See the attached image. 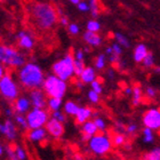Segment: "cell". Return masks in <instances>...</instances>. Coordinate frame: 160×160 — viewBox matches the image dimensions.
<instances>
[{"label":"cell","instance_id":"6da1fadb","mask_svg":"<svg viewBox=\"0 0 160 160\" xmlns=\"http://www.w3.org/2000/svg\"><path fill=\"white\" fill-rule=\"evenodd\" d=\"M29 13L38 29L42 31L52 30L58 22L56 8L46 1H34L30 5Z\"/></svg>","mask_w":160,"mask_h":160},{"label":"cell","instance_id":"7a4b0ae2","mask_svg":"<svg viewBox=\"0 0 160 160\" xmlns=\"http://www.w3.org/2000/svg\"><path fill=\"white\" fill-rule=\"evenodd\" d=\"M17 79L18 82L27 89L41 88L45 79V73L39 64L34 62H25L21 68H18Z\"/></svg>","mask_w":160,"mask_h":160},{"label":"cell","instance_id":"3957f363","mask_svg":"<svg viewBox=\"0 0 160 160\" xmlns=\"http://www.w3.org/2000/svg\"><path fill=\"white\" fill-rule=\"evenodd\" d=\"M27 62L25 55L15 47L0 43V63L8 68H21Z\"/></svg>","mask_w":160,"mask_h":160},{"label":"cell","instance_id":"277c9868","mask_svg":"<svg viewBox=\"0 0 160 160\" xmlns=\"http://www.w3.org/2000/svg\"><path fill=\"white\" fill-rule=\"evenodd\" d=\"M41 88L48 97L63 98L67 94L68 83L67 81L56 77L55 74H49V76L45 77Z\"/></svg>","mask_w":160,"mask_h":160},{"label":"cell","instance_id":"5b68a950","mask_svg":"<svg viewBox=\"0 0 160 160\" xmlns=\"http://www.w3.org/2000/svg\"><path fill=\"white\" fill-rule=\"evenodd\" d=\"M88 147L89 150L96 156H104L109 153L112 149V142L107 133L97 132L95 135L90 137L88 140Z\"/></svg>","mask_w":160,"mask_h":160},{"label":"cell","instance_id":"8992f818","mask_svg":"<svg viewBox=\"0 0 160 160\" xmlns=\"http://www.w3.org/2000/svg\"><path fill=\"white\" fill-rule=\"evenodd\" d=\"M53 74L60 79L68 81L74 76V67H73V56L71 54H67L61 60H57L53 64Z\"/></svg>","mask_w":160,"mask_h":160},{"label":"cell","instance_id":"52a82bcc","mask_svg":"<svg viewBox=\"0 0 160 160\" xmlns=\"http://www.w3.org/2000/svg\"><path fill=\"white\" fill-rule=\"evenodd\" d=\"M0 95L10 102L15 101L20 95L18 83L10 73H5L0 79Z\"/></svg>","mask_w":160,"mask_h":160},{"label":"cell","instance_id":"ba28073f","mask_svg":"<svg viewBox=\"0 0 160 160\" xmlns=\"http://www.w3.org/2000/svg\"><path fill=\"white\" fill-rule=\"evenodd\" d=\"M27 121L29 129L31 128H38V127H45L47 120L49 119V114L45 109L33 108L27 112Z\"/></svg>","mask_w":160,"mask_h":160},{"label":"cell","instance_id":"9c48e42d","mask_svg":"<svg viewBox=\"0 0 160 160\" xmlns=\"http://www.w3.org/2000/svg\"><path fill=\"white\" fill-rule=\"evenodd\" d=\"M143 125L152 130H159L160 128V110L157 108L149 109L144 112L142 118Z\"/></svg>","mask_w":160,"mask_h":160},{"label":"cell","instance_id":"30bf717a","mask_svg":"<svg viewBox=\"0 0 160 160\" xmlns=\"http://www.w3.org/2000/svg\"><path fill=\"white\" fill-rule=\"evenodd\" d=\"M16 41L17 45L22 50H28L30 52L34 48L36 45V38L30 31L21 30L18 33L16 34Z\"/></svg>","mask_w":160,"mask_h":160},{"label":"cell","instance_id":"8fae6325","mask_svg":"<svg viewBox=\"0 0 160 160\" xmlns=\"http://www.w3.org/2000/svg\"><path fill=\"white\" fill-rule=\"evenodd\" d=\"M45 128H46L47 133L54 138H60L64 134V123L60 122L58 120L54 119L52 117L47 120Z\"/></svg>","mask_w":160,"mask_h":160},{"label":"cell","instance_id":"7c38bea8","mask_svg":"<svg viewBox=\"0 0 160 160\" xmlns=\"http://www.w3.org/2000/svg\"><path fill=\"white\" fill-rule=\"evenodd\" d=\"M30 101L31 105L33 108H39V109H45L47 107V98L46 94L43 93V90L40 88H36V89H31L30 92Z\"/></svg>","mask_w":160,"mask_h":160},{"label":"cell","instance_id":"4fadbf2b","mask_svg":"<svg viewBox=\"0 0 160 160\" xmlns=\"http://www.w3.org/2000/svg\"><path fill=\"white\" fill-rule=\"evenodd\" d=\"M31 101L27 96H18L14 101V110L17 114H25L31 109Z\"/></svg>","mask_w":160,"mask_h":160},{"label":"cell","instance_id":"5bb4252c","mask_svg":"<svg viewBox=\"0 0 160 160\" xmlns=\"http://www.w3.org/2000/svg\"><path fill=\"white\" fill-rule=\"evenodd\" d=\"M28 137L31 142L34 143H41L47 140L48 133L45 127H38V128H31L28 133Z\"/></svg>","mask_w":160,"mask_h":160},{"label":"cell","instance_id":"9a60e30c","mask_svg":"<svg viewBox=\"0 0 160 160\" xmlns=\"http://www.w3.org/2000/svg\"><path fill=\"white\" fill-rule=\"evenodd\" d=\"M83 41L90 47H100L103 43V38L101 37L98 32H90V31H86L82 34Z\"/></svg>","mask_w":160,"mask_h":160},{"label":"cell","instance_id":"2e32d148","mask_svg":"<svg viewBox=\"0 0 160 160\" xmlns=\"http://www.w3.org/2000/svg\"><path fill=\"white\" fill-rule=\"evenodd\" d=\"M98 130H97L95 123L92 121V120H87L83 123H81V134H82V138L83 140L88 141L90 137L95 135Z\"/></svg>","mask_w":160,"mask_h":160},{"label":"cell","instance_id":"e0dca14e","mask_svg":"<svg viewBox=\"0 0 160 160\" xmlns=\"http://www.w3.org/2000/svg\"><path fill=\"white\" fill-rule=\"evenodd\" d=\"M2 134L8 138L9 141H14L17 136V130L16 127L14 125V122L12 120L7 119L3 121V132Z\"/></svg>","mask_w":160,"mask_h":160},{"label":"cell","instance_id":"ac0fdd59","mask_svg":"<svg viewBox=\"0 0 160 160\" xmlns=\"http://www.w3.org/2000/svg\"><path fill=\"white\" fill-rule=\"evenodd\" d=\"M92 113H93V110H92L90 108L79 107L77 113H76V116H74L77 123L78 125H81V123H83L85 121L89 120L90 118H92Z\"/></svg>","mask_w":160,"mask_h":160},{"label":"cell","instance_id":"d6986e66","mask_svg":"<svg viewBox=\"0 0 160 160\" xmlns=\"http://www.w3.org/2000/svg\"><path fill=\"white\" fill-rule=\"evenodd\" d=\"M79 79L82 81L85 85L90 83L93 80L96 79V70L93 67H85L81 73L79 74Z\"/></svg>","mask_w":160,"mask_h":160},{"label":"cell","instance_id":"ffe728a7","mask_svg":"<svg viewBox=\"0 0 160 160\" xmlns=\"http://www.w3.org/2000/svg\"><path fill=\"white\" fill-rule=\"evenodd\" d=\"M148 52H149V48H148L145 43H138V45H136V47L134 48L133 53L134 61L136 63H141L144 57H145V55L148 54Z\"/></svg>","mask_w":160,"mask_h":160},{"label":"cell","instance_id":"44dd1931","mask_svg":"<svg viewBox=\"0 0 160 160\" xmlns=\"http://www.w3.org/2000/svg\"><path fill=\"white\" fill-rule=\"evenodd\" d=\"M132 104L133 107H138L142 102V97H143V90L141 88L140 85H135L132 87Z\"/></svg>","mask_w":160,"mask_h":160},{"label":"cell","instance_id":"7402d4cb","mask_svg":"<svg viewBox=\"0 0 160 160\" xmlns=\"http://www.w3.org/2000/svg\"><path fill=\"white\" fill-rule=\"evenodd\" d=\"M62 107L64 109V113L67 114V116H72V117L76 116L78 109H79V105L76 102H73V101H67Z\"/></svg>","mask_w":160,"mask_h":160},{"label":"cell","instance_id":"603a6c76","mask_svg":"<svg viewBox=\"0 0 160 160\" xmlns=\"http://www.w3.org/2000/svg\"><path fill=\"white\" fill-rule=\"evenodd\" d=\"M142 140H143L144 143L147 144H152L156 141V137H154V130L148 128V127H144L143 130H142Z\"/></svg>","mask_w":160,"mask_h":160},{"label":"cell","instance_id":"cb8c5ba5","mask_svg":"<svg viewBox=\"0 0 160 160\" xmlns=\"http://www.w3.org/2000/svg\"><path fill=\"white\" fill-rule=\"evenodd\" d=\"M63 105V101L62 98H57V97H49V100L47 101V107L52 111L61 110V108Z\"/></svg>","mask_w":160,"mask_h":160},{"label":"cell","instance_id":"d4e9b609","mask_svg":"<svg viewBox=\"0 0 160 160\" xmlns=\"http://www.w3.org/2000/svg\"><path fill=\"white\" fill-rule=\"evenodd\" d=\"M88 5H89V12L92 13L93 18H97L100 16L101 7L98 0H88Z\"/></svg>","mask_w":160,"mask_h":160},{"label":"cell","instance_id":"484cf974","mask_svg":"<svg viewBox=\"0 0 160 160\" xmlns=\"http://www.w3.org/2000/svg\"><path fill=\"white\" fill-rule=\"evenodd\" d=\"M141 63L143 64V67L145 69H152L154 67V64H156V57H154L153 53L148 52V54L145 55V57H144Z\"/></svg>","mask_w":160,"mask_h":160},{"label":"cell","instance_id":"4316f807","mask_svg":"<svg viewBox=\"0 0 160 160\" xmlns=\"http://www.w3.org/2000/svg\"><path fill=\"white\" fill-rule=\"evenodd\" d=\"M114 39H116V42L119 43L122 48H129L130 47L129 39H128L125 34L120 33V32H116V33H114Z\"/></svg>","mask_w":160,"mask_h":160},{"label":"cell","instance_id":"83f0119b","mask_svg":"<svg viewBox=\"0 0 160 160\" xmlns=\"http://www.w3.org/2000/svg\"><path fill=\"white\" fill-rule=\"evenodd\" d=\"M107 62H108V58L105 56V54H100L98 56L95 58V70H103L105 69V65H107Z\"/></svg>","mask_w":160,"mask_h":160},{"label":"cell","instance_id":"f1b7e54d","mask_svg":"<svg viewBox=\"0 0 160 160\" xmlns=\"http://www.w3.org/2000/svg\"><path fill=\"white\" fill-rule=\"evenodd\" d=\"M142 160H160V148H154L150 152L145 153L142 157Z\"/></svg>","mask_w":160,"mask_h":160},{"label":"cell","instance_id":"f546056e","mask_svg":"<svg viewBox=\"0 0 160 160\" xmlns=\"http://www.w3.org/2000/svg\"><path fill=\"white\" fill-rule=\"evenodd\" d=\"M101 30V24L96 18H93L87 22L86 24V31H90V32H100Z\"/></svg>","mask_w":160,"mask_h":160},{"label":"cell","instance_id":"4dcf8cb0","mask_svg":"<svg viewBox=\"0 0 160 160\" xmlns=\"http://www.w3.org/2000/svg\"><path fill=\"white\" fill-rule=\"evenodd\" d=\"M111 142H112V144H113L114 147H121L126 142V135L122 133L116 134L113 136V138L111 140Z\"/></svg>","mask_w":160,"mask_h":160},{"label":"cell","instance_id":"1f68e13d","mask_svg":"<svg viewBox=\"0 0 160 160\" xmlns=\"http://www.w3.org/2000/svg\"><path fill=\"white\" fill-rule=\"evenodd\" d=\"M93 122L95 123V126H96L98 132H105V129H107V121L103 118H101L100 116L95 117L93 120Z\"/></svg>","mask_w":160,"mask_h":160},{"label":"cell","instance_id":"d6a6232c","mask_svg":"<svg viewBox=\"0 0 160 160\" xmlns=\"http://www.w3.org/2000/svg\"><path fill=\"white\" fill-rule=\"evenodd\" d=\"M90 86H92V89L94 90V92H96L97 94H102L103 93V82H102V80L101 79H95L93 80L92 82L89 83Z\"/></svg>","mask_w":160,"mask_h":160},{"label":"cell","instance_id":"836d02e7","mask_svg":"<svg viewBox=\"0 0 160 160\" xmlns=\"http://www.w3.org/2000/svg\"><path fill=\"white\" fill-rule=\"evenodd\" d=\"M15 120H16L17 125H18V126H20L23 130L29 129V126H28V121H27V118H25V116L16 113V116H15Z\"/></svg>","mask_w":160,"mask_h":160},{"label":"cell","instance_id":"e575fe53","mask_svg":"<svg viewBox=\"0 0 160 160\" xmlns=\"http://www.w3.org/2000/svg\"><path fill=\"white\" fill-rule=\"evenodd\" d=\"M73 67H74V74L79 77V74L81 73V71L85 69V62L83 61H79V60H74L73 58Z\"/></svg>","mask_w":160,"mask_h":160},{"label":"cell","instance_id":"d590c367","mask_svg":"<svg viewBox=\"0 0 160 160\" xmlns=\"http://www.w3.org/2000/svg\"><path fill=\"white\" fill-rule=\"evenodd\" d=\"M145 96H147L148 98H150V100H154V98L158 96L157 88L153 86H148L147 88H145Z\"/></svg>","mask_w":160,"mask_h":160},{"label":"cell","instance_id":"8d00e7d4","mask_svg":"<svg viewBox=\"0 0 160 160\" xmlns=\"http://www.w3.org/2000/svg\"><path fill=\"white\" fill-rule=\"evenodd\" d=\"M87 96H88V100L90 101V103L93 104H98L101 101V96L100 94H97L96 92H94L93 89H90L87 94Z\"/></svg>","mask_w":160,"mask_h":160},{"label":"cell","instance_id":"74e56055","mask_svg":"<svg viewBox=\"0 0 160 160\" xmlns=\"http://www.w3.org/2000/svg\"><path fill=\"white\" fill-rule=\"evenodd\" d=\"M52 118L58 120V121H60V122H62V123H64L65 121H67V117H65V113H64V112H62L61 110L53 111V113H52Z\"/></svg>","mask_w":160,"mask_h":160},{"label":"cell","instance_id":"f35d334b","mask_svg":"<svg viewBox=\"0 0 160 160\" xmlns=\"http://www.w3.org/2000/svg\"><path fill=\"white\" fill-rule=\"evenodd\" d=\"M68 31L71 36H78L80 33V27L77 23H70L68 24Z\"/></svg>","mask_w":160,"mask_h":160},{"label":"cell","instance_id":"ab89813d","mask_svg":"<svg viewBox=\"0 0 160 160\" xmlns=\"http://www.w3.org/2000/svg\"><path fill=\"white\" fill-rule=\"evenodd\" d=\"M14 150H15V154H16V157L18 158V160H25L27 159V152H25V150H24L22 147L17 145Z\"/></svg>","mask_w":160,"mask_h":160},{"label":"cell","instance_id":"60d3db41","mask_svg":"<svg viewBox=\"0 0 160 160\" xmlns=\"http://www.w3.org/2000/svg\"><path fill=\"white\" fill-rule=\"evenodd\" d=\"M3 151H6L7 157H8L9 160H18V158H17L16 154H15V150H14L10 145H7V147L3 149Z\"/></svg>","mask_w":160,"mask_h":160},{"label":"cell","instance_id":"b9f144b4","mask_svg":"<svg viewBox=\"0 0 160 160\" xmlns=\"http://www.w3.org/2000/svg\"><path fill=\"white\" fill-rule=\"evenodd\" d=\"M78 9L82 13H87L89 12V5H88V1H85V0H80L79 2L77 3Z\"/></svg>","mask_w":160,"mask_h":160},{"label":"cell","instance_id":"7bdbcfd3","mask_svg":"<svg viewBox=\"0 0 160 160\" xmlns=\"http://www.w3.org/2000/svg\"><path fill=\"white\" fill-rule=\"evenodd\" d=\"M58 23L61 24V25H63V27H67L68 24H69V20H68V17L65 14L62 13V10L58 9Z\"/></svg>","mask_w":160,"mask_h":160},{"label":"cell","instance_id":"ee69618b","mask_svg":"<svg viewBox=\"0 0 160 160\" xmlns=\"http://www.w3.org/2000/svg\"><path fill=\"white\" fill-rule=\"evenodd\" d=\"M111 47H112V53H113L114 55H117V56H119V57L122 55V47L120 46L119 43H117L114 41V42L111 45Z\"/></svg>","mask_w":160,"mask_h":160},{"label":"cell","instance_id":"f6af8a7d","mask_svg":"<svg viewBox=\"0 0 160 160\" xmlns=\"http://www.w3.org/2000/svg\"><path fill=\"white\" fill-rule=\"evenodd\" d=\"M137 130H138V126H137L136 123H130V125H128V126L126 127V133L128 134V135L136 134Z\"/></svg>","mask_w":160,"mask_h":160},{"label":"cell","instance_id":"bcb514c9","mask_svg":"<svg viewBox=\"0 0 160 160\" xmlns=\"http://www.w3.org/2000/svg\"><path fill=\"white\" fill-rule=\"evenodd\" d=\"M74 60H79V61H83L85 58V52L82 49H77L74 52V54L72 55Z\"/></svg>","mask_w":160,"mask_h":160},{"label":"cell","instance_id":"7dc6e473","mask_svg":"<svg viewBox=\"0 0 160 160\" xmlns=\"http://www.w3.org/2000/svg\"><path fill=\"white\" fill-rule=\"evenodd\" d=\"M5 73H6V67L2 63H0V79L2 78V76Z\"/></svg>","mask_w":160,"mask_h":160},{"label":"cell","instance_id":"c3c4849f","mask_svg":"<svg viewBox=\"0 0 160 160\" xmlns=\"http://www.w3.org/2000/svg\"><path fill=\"white\" fill-rule=\"evenodd\" d=\"M76 87H77L78 89H82L83 87H85V83L82 82V81H81V80H77V81H76Z\"/></svg>","mask_w":160,"mask_h":160},{"label":"cell","instance_id":"681fc988","mask_svg":"<svg viewBox=\"0 0 160 160\" xmlns=\"http://www.w3.org/2000/svg\"><path fill=\"white\" fill-rule=\"evenodd\" d=\"M5 114H6L7 117H13L14 114V111L10 109V108H7L6 110H5Z\"/></svg>","mask_w":160,"mask_h":160},{"label":"cell","instance_id":"f907efd6","mask_svg":"<svg viewBox=\"0 0 160 160\" xmlns=\"http://www.w3.org/2000/svg\"><path fill=\"white\" fill-rule=\"evenodd\" d=\"M104 54H105V56H109V55H111L112 54V47L111 46H108L107 48H105V52H104Z\"/></svg>","mask_w":160,"mask_h":160},{"label":"cell","instance_id":"816d5d0a","mask_svg":"<svg viewBox=\"0 0 160 160\" xmlns=\"http://www.w3.org/2000/svg\"><path fill=\"white\" fill-rule=\"evenodd\" d=\"M107 73H108V77L110 78V79H113L114 78V70L113 69H109Z\"/></svg>","mask_w":160,"mask_h":160},{"label":"cell","instance_id":"f5cc1de1","mask_svg":"<svg viewBox=\"0 0 160 160\" xmlns=\"http://www.w3.org/2000/svg\"><path fill=\"white\" fill-rule=\"evenodd\" d=\"M123 93H125V95H127V96H130L132 95V87H126L125 88V90H123Z\"/></svg>","mask_w":160,"mask_h":160},{"label":"cell","instance_id":"db71d44e","mask_svg":"<svg viewBox=\"0 0 160 160\" xmlns=\"http://www.w3.org/2000/svg\"><path fill=\"white\" fill-rule=\"evenodd\" d=\"M154 69H153V71H154V73H157V74H159L160 73V67L159 65H158V67H156V65H154Z\"/></svg>","mask_w":160,"mask_h":160},{"label":"cell","instance_id":"11a10c76","mask_svg":"<svg viewBox=\"0 0 160 160\" xmlns=\"http://www.w3.org/2000/svg\"><path fill=\"white\" fill-rule=\"evenodd\" d=\"M74 160H83V157L80 154H74Z\"/></svg>","mask_w":160,"mask_h":160},{"label":"cell","instance_id":"9f6ffc18","mask_svg":"<svg viewBox=\"0 0 160 160\" xmlns=\"http://www.w3.org/2000/svg\"><path fill=\"white\" fill-rule=\"evenodd\" d=\"M69 1H70V2L72 3V5H76V6H77V3L79 2L80 0H69Z\"/></svg>","mask_w":160,"mask_h":160},{"label":"cell","instance_id":"6f0895ef","mask_svg":"<svg viewBox=\"0 0 160 160\" xmlns=\"http://www.w3.org/2000/svg\"><path fill=\"white\" fill-rule=\"evenodd\" d=\"M3 132V122H0V133L2 134Z\"/></svg>","mask_w":160,"mask_h":160},{"label":"cell","instance_id":"680465c9","mask_svg":"<svg viewBox=\"0 0 160 160\" xmlns=\"http://www.w3.org/2000/svg\"><path fill=\"white\" fill-rule=\"evenodd\" d=\"M3 154V147L0 144V156H2Z\"/></svg>","mask_w":160,"mask_h":160},{"label":"cell","instance_id":"91938a15","mask_svg":"<svg viewBox=\"0 0 160 160\" xmlns=\"http://www.w3.org/2000/svg\"><path fill=\"white\" fill-rule=\"evenodd\" d=\"M5 1H7V0H5Z\"/></svg>","mask_w":160,"mask_h":160}]
</instances>
